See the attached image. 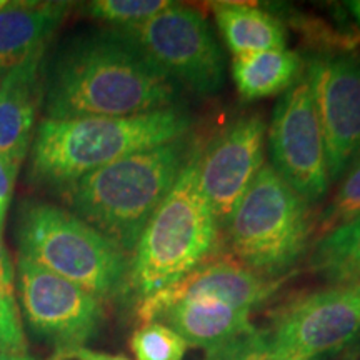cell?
Instances as JSON below:
<instances>
[{
  "instance_id": "obj_1",
  "label": "cell",
  "mask_w": 360,
  "mask_h": 360,
  "mask_svg": "<svg viewBox=\"0 0 360 360\" xmlns=\"http://www.w3.org/2000/svg\"><path fill=\"white\" fill-rule=\"evenodd\" d=\"M180 87L119 30L72 35L45 70V119L132 117L179 107Z\"/></svg>"
},
{
  "instance_id": "obj_2",
  "label": "cell",
  "mask_w": 360,
  "mask_h": 360,
  "mask_svg": "<svg viewBox=\"0 0 360 360\" xmlns=\"http://www.w3.org/2000/svg\"><path fill=\"white\" fill-rule=\"evenodd\" d=\"M191 127V115L179 107L132 117L44 119L32 141L30 179L64 191L124 157L186 139Z\"/></svg>"
},
{
  "instance_id": "obj_3",
  "label": "cell",
  "mask_w": 360,
  "mask_h": 360,
  "mask_svg": "<svg viewBox=\"0 0 360 360\" xmlns=\"http://www.w3.org/2000/svg\"><path fill=\"white\" fill-rule=\"evenodd\" d=\"M192 150L186 139H179L84 175L64 188L72 214L110 238L130 257Z\"/></svg>"
},
{
  "instance_id": "obj_4",
  "label": "cell",
  "mask_w": 360,
  "mask_h": 360,
  "mask_svg": "<svg viewBox=\"0 0 360 360\" xmlns=\"http://www.w3.org/2000/svg\"><path fill=\"white\" fill-rule=\"evenodd\" d=\"M197 152L193 148L129 257L124 292L137 302L172 285L215 255L220 227L200 188Z\"/></svg>"
},
{
  "instance_id": "obj_5",
  "label": "cell",
  "mask_w": 360,
  "mask_h": 360,
  "mask_svg": "<svg viewBox=\"0 0 360 360\" xmlns=\"http://www.w3.org/2000/svg\"><path fill=\"white\" fill-rule=\"evenodd\" d=\"M19 254L98 300L125 290L129 255L62 207L29 200L19 207Z\"/></svg>"
},
{
  "instance_id": "obj_6",
  "label": "cell",
  "mask_w": 360,
  "mask_h": 360,
  "mask_svg": "<svg viewBox=\"0 0 360 360\" xmlns=\"http://www.w3.org/2000/svg\"><path fill=\"white\" fill-rule=\"evenodd\" d=\"M224 229L232 259L267 278L294 267L312 237L309 204L270 164H264Z\"/></svg>"
},
{
  "instance_id": "obj_7",
  "label": "cell",
  "mask_w": 360,
  "mask_h": 360,
  "mask_svg": "<svg viewBox=\"0 0 360 360\" xmlns=\"http://www.w3.org/2000/svg\"><path fill=\"white\" fill-rule=\"evenodd\" d=\"M117 30L180 89L207 97L224 87V52L197 8L174 4L143 24Z\"/></svg>"
},
{
  "instance_id": "obj_8",
  "label": "cell",
  "mask_w": 360,
  "mask_h": 360,
  "mask_svg": "<svg viewBox=\"0 0 360 360\" xmlns=\"http://www.w3.org/2000/svg\"><path fill=\"white\" fill-rule=\"evenodd\" d=\"M282 360H323L360 339V285H334L297 297L264 330Z\"/></svg>"
},
{
  "instance_id": "obj_9",
  "label": "cell",
  "mask_w": 360,
  "mask_h": 360,
  "mask_svg": "<svg viewBox=\"0 0 360 360\" xmlns=\"http://www.w3.org/2000/svg\"><path fill=\"white\" fill-rule=\"evenodd\" d=\"M15 278L29 330L56 354L84 347L97 337L105 317L97 297L20 254Z\"/></svg>"
},
{
  "instance_id": "obj_10",
  "label": "cell",
  "mask_w": 360,
  "mask_h": 360,
  "mask_svg": "<svg viewBox=\"0 0 360 360\" xmlns=\"http://www.w3.org/2000/svg\"><path fill=\"white\" fill-rule=\"evenodd\" d=\"M269 148L270 165L307 204L326 197L332 182L307 75L278 97L270 122Z\"/></svg>"
},
{
  "instance_id": "obj_11",
  "label": "cell",
  "mask_w": 360,
  "mask_h": 360,
  "mask_svg": "<svg viewBox=\"0 0 360 360\" xmlns=\"http://www.w3.org/2000/svg\"><path fill=\"white\" fill-rule=\"evenodd\" d=\"M265 130L260 115H240L220 130L204 150L197 152L200 188L220 229L264 167Z\"/></svg>"
},
{
  "instance_id": "obj_12",
  "label": "cell",
  "mask_w": 360,
  "mask_h": 360,
  "mask_svg": "<svg viewBox=\"0 0 360 360\" xmlns=\"http://www.w3.org/2000/svg\"><path fill=\"white\" fill-rule=\"evenodd\" d=\"M315 109L326 141L330 182L360 150V58L317 57L307 65Z\"/></svg>"
},
{
  "instance_id": "obj_13",
  "label": "cell",
  "mask_w": 360,
  "mask_h": 360,
  "mask_svg": "<svg viewBox=\"0 0 360 360\" xmlns=\"http://www.w3.org/2000/svg\"><path fill=\"white\" fill-rule=\"evenodd\" d=\"M281 283V278L259 276L236 259L212 255L172 285L139 300L135 312L142 323L155 322L165 309L180 300L209 297L250 314L269 300Z\"/></svg>"
},
{
  "instance_id": "obj_14",
  "label": "cell",
  "mask_w": 360,
  "mask_h": 360,
  "mask_svg": "<svg viewBox=\"0 0 360 360\" xmlns=\"http://www.w3.org/2000/svg\"><path fill=\"white\" fill-rule=\"evenodd\" d=\"M70 2L15 0L0 8V70L42 62L45 49L67 17Z\"/></svg>"
},
{
  "instance_id": "obj_15",
  "label": "cell",
  "mask_w": 360,
  "mask_h": 360,
  "mask_svg": "<svg viewBox=\"0 0 360 360\" xmlns=\"http://www.w3.org/2000/svg\"><path fill=\"white\" fill-rule=\"evenodd\" d=\"M155 322L174 328L187 345L205 352H212L255 328L250 323V314L209 297L180 300L165 309Z\"/></svg>"
},
{
  "instance_id": "obj_16",
  "label": "cell",
  "mask_w": 360,
  "mask_h": 360,
  "mask_svg": "<svg viewBox=\"0 0 360 360\" xmlns=\"http://www.w3.org/2000/svg\"><path fill=\"white\" fill-rule=\"evenodd\" d=\"M42 62L8 72L0 98V155L22 165L35 135V120L42 85L39 70Z\"/></svg>"
},
{
  "instance_id": "obj_17",
  "label": "cell",
  "mask_w": 360,
  "mask_h": 360,
  "mask_svg": "<svg viewBox=\"0 0 360 360\" xmlns=\"http://www.w3.org/2000/svg\"><path fill=\"white\" fill-rule=\"evenodd\" d=\"M302 74V58L290 49L233 56L232 79L244 101L274 97L289 90Z\"/></svg>"
},
{
  "instance_id": "obj_18",
  "label": "cell",
  "mask_w": 360,
  "mask_h": 360,
  "mask_svg": "<svg viewBox=\"0 0 360 360\" xmlns=\"http://www.w3.org/2000/svg\"><path fill=\"white\" fill-rule=\"evenodd\" d=\"M212 11L232 56L285 49V27L265 8L245 2H215Z\"/></svg>"
},
{
  "instance_id": "obj_19",
  "label": "cell",
  "mask_w": 360,
  "mask_h": 360,
  "mask_svg": "<svg viewBox=\"0 0 360 360\" xmlns=\"http://www.w3.org/2000/svg\"><path fill=\"white\" fill-rule=\"evenodd\" d=\"M310 267L335 285H360V215L317 238Z\"/></svg>"
},
{
  "instance_id": "obj_20",
  "label": "cell",
  "mask_w": 360,
  "mask_h": 360,
  "mask_svg": "<svg viewBox=\"0 0 360 360\" xmlns=\"http://www.w3.org/2000/svg\"><path fill=\"white\" fill-rule=\"evenodd\" d=\"M360 215V150L340 175L339 187L315 222V237L326 236L339 225Z\"/></svg>"
},
{
  "instance_id": "obj_21",
  "label": "cell",
  "mask_w": 360,
  "mask_h": 360,
  "mask_svg": "<svg viewBox=\"0 0 360 360\" xmlns=\"http://www.w3.org/2000/svg\"><path fill=\"white\" fill-rule=\"evenodd\" d=\"M137 360H184L187 342L162 322H147L135 328L129 340Z\"/></svg>"
},
{
  "instance_id": "obj_22",
  "label": "cell",
  "mask_w": 360,
  "mask_h": 360,
  "mask_svg": "<svg viewBox=\"0 0 360 360\" xmlns=\"http://www.w3.org/2000/svg\"><path fill=\"white\" fill-rule=\"evenodd\" d=\"M174 4L170 0H94L85 4V12L92 19L114 25V29H125L143 24Z\"/></svg>"
},
{
  "instance_id": "obj_23",
  "label": "cell",
  "mask_w": 360,
  "mask_h": 360,
  "mask_svg": "<svg viewBox=\"0 0 360 360\" xmlns=\"http://www.w3.org/2000/svg\"><path fill=\"white\" fill-rule=\"evenodd\" d=\"M205 360H282L270 347L264 330L247 332L222 347L207 352Z\"/></svg>"
},
{
  "instance_id": "obj_24",
  "label": "cell",
  "mask_w": 360,
  "mask_h": 360,
  "mask_svg": "<svg viewBox=\"0 0 360 360\" xmlns=\"http://www.w3.org/2000/svg\"><path fill=\"white\" fill-rule=\"evenodd\" d=\"M0 355H27V337L13 295L0 292Z\"/></svg>"
},
{
  "instance_id": "obj_25",
  "label": "cell",
  "mask_w": 360,
  "mask_h": 360,
  "mask_svg": "<svg viewBox=\"0 0 360 360\" xmlns=\"http://www.w3.org/2000/svg\"><path fill=\"white\" fill-rule=\"evenodd\" d=\"M19 169V164L7 159V157L0 155V205L6 207V209L11 204V197Z\"/></svg>"
},
{
  "instance_id": "obj_26",
  "label": "cell",
  "mask_w": 360,
  "mask_h": 360,
  "mask_svg": "<svg viewBox=\"0 0 360 360\" xmlns=\"http://www.w3.org/2000/svg\"><path fill=\"white\" fill-rule=\"evenodd\" d=\"M13 282H15V270H13L11 254L0 236V292L13 295Z\"/></svg>"
},
{
  "instance_id": "obj_27",
  "label": "cell",
  "mask_w": 360,
  "mask_h": 360,
  "mask_svg": "<svg viewBox=\"0 0 360 360\" xmlns=\"http://www.w3.org/2000/svg\"><path fill=\"white\" fill-rule=\"evenodd\" d=\"M49 360H130L122 355H110L103 352H96V350H90L85 347H77L65 350V352L53 354L52 359Z\"/></svg>"
},
{
  "instance_id": "obj_28",
  "label": "cell",
  "mask_w": 360,
  "mask_h": 360,
  "mask_svg": "<svg viewBox=\"0 0 360 360\" xmlns=\"http://www.w3.org/2000/svg\"><path fill=\"white\" fill-rule=\"evenodd\" d=\"M347 6L350 8V12H352L354 19L357 20V24L360 25V0H355V2H349Z\"/></svg>"
},
{
  "instance_id": "obj_29",
  "label": "cell",
  "mask_w": 360,
  "mask_h": 360,
  "mask_svg": "<svg viewBox=\"0 0 360 360\" xmlns=\"http://www.w3.org/2000/svg\"><path fill=\"white\" fill-rule=\"evenodd\" d=\"M0 360H37V359L30 357V355L27 354V355H0Z\"/></svg>"
},
{
  "instance_id": "obj_30",
  "label": "cell",
  "mask_w": 360,
  "mask_h": 360,
  "mask_svg": "<svg viewBox=\"0 0 360 360\" xmlns=\"http://www.w3.org/2000/svg\"><path fill=\"white\" fill-rule=\"evenodd\" d=\"M7 77H8V72H6V70H0V98H2L4 89H6Z\"/></svg>"
},
{
  "instance_id": "obj_31",
  "label": "cell",
  "mask_w": 360,
  "mask_h": 360,
  "mask_svg": "<svg viewBox=\"0 0 360 360\" xmlns=\"http://www.w3.org/2000/svg\"><path fill=\"white\" fill-rule=\"evenodd\" d=\"M6 212H7L6 207L0 205V231H2V224H4V217H6Z\"/></svg>"
},
{
  "instance_id": "obj_32",
  "label": "cell",
  "mask_w": 360,
  "mask_h": 360,
  "mask_svg": "<svg viewBox=\"0 0 360 360\" xmlns=\"http://www.w3.org/2000/svg\"><path fill=\"white\" fill-rule=\"evenodd\" d=\"M4 6H6V2H4V0H0V8H2Z\"/></svg>"
}]
</instances>
